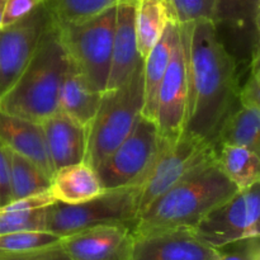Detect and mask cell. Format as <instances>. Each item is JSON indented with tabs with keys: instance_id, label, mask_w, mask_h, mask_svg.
<instances>
[{
	"instance_id": "obj_20",
	"label": "cell",
	"mask_w": 260,
	"mask_h": 260,
	"mask_svg": "<svg viewBox=\"0 0 260 260\" xmlns=\"http://www.w3.org/2000/svg\"><path fill=\"white\" fill-rule=\"evenodd\" d=\"M102 93L94 90L70 62L58 94V111L88 127L101 104Z\"/></svg>"
},
{
	"instance_id": "obj_8",
	"label": "cell",
	"mask_w": 260,
	"mask_h": 260,
	"mask_svg": "<svg viewBox=\"0 0 260 260\" xmlns=\"http://www.w3.org/2000/svg\"><path fill=\"white\" fill-rule=\"evenodd\" d=\"M217 147L187 132L167 142L139 190V215L180 180L216 161ZM139 217V216H137Z\"/></svg>"
},
{
	"instance_id": "obj_9",
	"label": "cell",
	"mask_w": 260,
	"mask_h": 260,
	"mask_svg": "<svg viewBox=\"0 0 260 260\" xmlns=\"http://www.w3.org/2000/svg\"><path fill=\"white\" fill-rule=\"evenodd\" d=\"M259 183L239 189L207 213L192 231L207 245L220 249L235 241L256 238L259 231Z\"/></svg>"
},
{
	"instance_id": "obj_30",
	"label": "cell",
	"mask_w": 260,
	"mask_h": 260,
	"mask_svg": "<svg viewBox=\"0 0 260 260\" xmlns=\"http://www.w3.org/2000/svg\"><path fill=\"white\" fill-rule=\"evenodd\" d=\"M216 260H260L259 236L222 246L220 248V256Z\"/></svg>"
},
{
	"instance_id": "obj_18",
	"label": "cell",
	"mask_w": 260,
	"mask_h": 260,
	"mask_svg": "<svg viewBox=\"0 0 260 260\" xmlns=\"http://www.w3.org/2000/svg\"><path fill=\"white\" fill-rule=\"evenodd\" d=\"M178 32L179 24L170 20L160 40L144 60V107L141 114L150 121L155 122L156 118L157 93L169 65Z\"/></svg>"
},
{
	"instance_id": "obj_34",
	"label": "cell",
	"mask_w": 260,
	"mask_h": 260,
	"mask_svg": "<svg viewBox=\"0 0 260 260\" xmlns=\"http://www.w3.org/2000/svg\"><path fill=\"white\" fill-rule=\"evenodd\" d=\"M12 202L9 183V151L0 141V208Z\"/></svg>"
},
{
	"instance_id": "obj_4",
	"label": "cell",
	"mask_w": 260,
	"mask_h": 260,
	"mask_svg": "<svg viewBox=\"0 0 260 260\" xmlns=\"http://www.w3.org/2000/svg\"><path fill=\"white\" fill-rule=\"evenodd\" d=\"M144 107V60L122 85L102 93L88 126L85 162L95 169L132 132Z\"/></svg>"
},
{
	"instance_id": "obj_11",
	"label": "cell",
	"mask_w": 260,
	"mask_h": 260,
	"mask_svg": "<svg viewBox=\"0 0 260 260\" xmlns=\"http://www.w3.org/2000/svg\"><path fill=\"white\" fill-rule=\"evenodd\" d=\"M217 37L240 68L259 55L260 0H216L212 19Z\"/></svg>"
},
{
	"instance_id": "obj_21",
	"label": "cell",
	"mask_w": 260,
	"mask_h": 260,
	"mask_svg": "<svg viewBox=\"0 0 260 260\" xmlns=\"http://www.w3.org/2000/svg\"><path fill=\"white\" fill-rule=\"evenodd\" d=\"M172 20L167 0H137L135 7V30L139 55L147 57Z\"/></svg>"
},
{
	"instance_id": "obj_31",
	"label": "cell",
	"mask_w": 260,
	"mask_h": 260,
	"mask_svg": "<svg viewBox=\"0 0 260 260\" xmlns=\"http://www.w3.org/2000/svg\"><path fill=\"white\" fill-rule=\"evenodd\" d=\"M0 260H71L61 248L60 243L48 248L25 253H0Z\"/></svg>"
},
{
	"instance_id": "obj_10",
	"label": "cell",
	"mask_w": 260,
	"mask_h": 260,
	"mask_svg": "<svg viewBox=\"0 0 260 260\" xmlns=\"http://www.w3.org/2000/svg\"><path fill=\"white\" fill-rule=\"evenodd\" d=\"M52 22L53 17L45 0L22 19L0 28V99L22 75Z\"/></svg>"
},
{
	"instance_id": "obj_1",
	"label": "cell",
	"mask_w": 260,
	"mask_h": 260,
	"mask_svg": "<svg viewBox=\"0 0 260 260\" xmlns=\"http://www.w3.org/2000/svg\"><path fill=\"white\" fill-rule=\"evenodd\" d=\"M188 57V101L183 132L217 147L228 117L239 107L240 73L212 20L179 24Z\"/></svg>"
},
{
	"instance_id": "obj_22",
	"label": "cell",
	"mask_w": 260,
	"mask_h": 260,
	"mask_svg": "<svg viewBox=\"0 0 260 260\" xmlns=\"http://www.w3.org/2000/svg\"><path fill=\"white\" fill-rule=\"evenodd\" d=\"M216 162L238 189H245L259 183V152L241 146L218 145Z\"/></svg>"
},
{
	"instance_id": "obj_29",
	"label": "cell",
	"mask_w": 260,
	"mask_h": 260,
	"mask_svg": "<svg viewBox=\"0 0 260 260\" xmlns=\"http://www.w3.org/2000/svg\"><path fill=\"white\" fill-rule=\"evenodd\" d=\"M259 57H254L248 69L245 81L239 86V104L246 108H260V66Z\"/></svg>"
},
{
	"instance_id": "obj_5",
	"label": "cell",
	"mask_w": 260,
	"mask_h": 260,
	"mask_svg": "<svg viewBox=\"0 0 260 260\" xmlns=\"http://www.w3.org/2000/svg\"><path fill=\"white\" fill-rule=\"evenodd\" d=\"M117 7L80 23H58V37L70 62L94 90L103 93L111 69Z\"/></svg>"
},
{
	"instance_id": "obj_15",
	"label": "cell",
	"mask_w": 260,
	"mask_h": 260,
	"mask_svg": "<svg viewBox=\"0 0 260 260\" xmlns=\"http://www.w3.org/2000/svg\"><path fill=\"white\" fill-rule=\"evenodd\" d=\"M41 126L55 172L62 167L85 162L88 127L58 109L43 119Z\"/></svg>"
},
{
	"instance_id": "obj_33",
	"label": "cell",
	"mask_w": 260,
	"mask_h": 260,
	"mask_svg": "<svg viewBox=\"0 0 260 260\" xmlns=\"http://www.w3.org/2000/svg\"><path fill=\"white\" fill-rule=\"evenodd\" d=\"M55 198H53L51 190H46V192L37 193V194L28 196V197L19 198V200L12 201L8 203L7 206L2 207L3 210L7 211H35L41 210V208H46L50 205L55 203Z\"/></svg>"
},
{
	"instance_id": "obj_12",
	"label": "cell",
	"mask_w": 260,
	"mask_h": 260,
	"mask_svg": "<svg viewBox=\"0 0 260 260\" xmlns=\"http://www.w3.org/2000/svg\"><path fill=\"white\" fill-rule=\"evenodd\" d=\"M188 101V57L182 32H178L172 57L157 93L156 123L160 137L169 144L177 141L185 123Z\"/></svg>"
},
{
	"instance_id": "obj_35",
	"label": "cell",
	"mask_w": 260,
	"mask_h": 260,
	"mask_svg": "<svg viewBox=\"0 0 260 260\" xmlns=\"http://www.w3.org/2000/svg\"><path fill=\"white\" fill-rule=\"evenodd\" d=\"M5 3H7V0H0V28H2L3 15H4V9H5Z\"/></svg>"
},
{
	"instance_id": "obj_16",
	"label": "cell",
	"mask_w": 260,
	"mask_h": 260,
	"mask_svg": "<svg viewBox=\"0 0 260 260\" xmlns=\"http://www.w3.org/2000/svg\"><path fill=\"white\" fill-rule=\"evenodd\" d=\"M0 141L5 147L35 162L50 179L55 174L41 123L0 109Z\"/></svg>"
},
{
	"instance_id": "obj_23",
	"label": "cell",
	"mask_w": 260,
	"mask_h": 260,
	"mask_svg": "<svg viewBox=\"0 0 260 260\" xmlns=\"http://www.w3.org/2000/svg\"><path fill=\"white\" fill-rule=\"evenodd\" d=\"M260 108H246L239 104L228 117L217 137L218 145L241 146L259 152Z\"/></svg>"
},
{
	"instance_id": "obj_6",
	"label": "cell",
	"mask_w": 260,
	"mask_h": 260,
	"mask_svg": "<svg viewBox=\"0 0 260 260\" xmlns=\"http://www.w3.org/2000/svg\"><path fill=\"white\" fill-rule=\"evenodd\" d=\"M140 185L104 190L78 205L55 202L46 207V230L60 238L109 223L134 225L139 216Z\"/></svg>"
},
{
	"instance_id": "obj_2",
	"label": "cell",
	"mask_w": 260,
	"mask_h": 260,
	"mask_svg": "<svg viewBox=\"0 0 260 260\" xmlns=\"http://www.w3.org/2000/svg\"><path fill=\"white\" fill-rule=\"evenodd\" d=\"M238 190L217 162H212L180 180L140 213L134 223V235L193 229Z\"/></svg>"
},
{
	"instance_id": "obj_32",
	"label": "cell",
	"mask_w": 260,
	"mask_h": 260,
	"mask_svg": "<svg viewBox=\"0 0 260 260\" xmlns=\"http://www.w3.org/2000/svg\"><path fill=\"white\" fill-rule=\"evenodd\" d=\"M45 0H7L4 15H3L2 28L8 27V25L22 19L23 17L33 12Z\"/></svg>"
},
{
	"instance_id": "obj_26",
	"label": "cell",
	"mask_w": 260,
	"mask_h": 260,
	"mask_svg": "<svg viewBox=\"0 0 260 260\" xmlns=\"http://www.w3.org/2000/svg\"><path fill=\"white\" fill-rule=\"evenodd\" d=\"M61 238L47 230H22L0 235V253H25L48 248L60 243Z\"/></svg>"
},
{
	"instance_id": "obj_3",
	"label": "cell",
	"mask_w": 260,
	"mask_h": 260,
	"mask_svg": "<svg viewBox=\"0 0 260 260\" xmlns=\"http://www.w3.org/2000/svg\"><path fill=\"white\" fill-rule=\"evenodd\" d=\"M69 65L53 20L22 75L0 99V109L41 123L58 109V94Z\"/></svg>"
},
{
	"instance_id": "obj_24",
	"label": "cell",
	"mask_w": 260,
	"mask_h": 260,
	"mask_svg": "<svg viewBox=\"0 0 260 260\" xmlns=\"http://www.w3.org/2000/svg\"><path fill=\"white\" fill-rule=\"evenodd\" d=\"M9 151V183L12 201L46 192L51 179L30 160Z\"/></svg>"
},
{
	"instance_id": "obj_19",
	"label": "cell",
	"mask_w": 260,
	"mask_h": 260,
	"mask_svg": "<svg viewBox=\"0 0 260 260\" xmlns=\"http://www.w3.org/2000/svg\"><path fill=\"white\" fill-rule=\"evenodd\" d=\"M51 193L56 202L78 205L104 192L95 169L86 162L57 169L51 179Z\"/></svg>"
},
{
	"instance_id": "obj_14",
	"label": "cell",
	"mask_w": 260,
	"mask_h": 260,
	"mask_svg": "<svg viewBox=\"0 0 260 260\" xmlns=\"http://www.w3.org/2000/svg\"><path fill=\"white\" fill-rule=\"evenodd\" d=\"M220 249L201 241L192 229L135 236L132 260H216Z\"/></svg>"
},
{
	"instance_id": "obj_7",
	"label": "cell",
	"mask_w": 260,
	"mask_h": 260,
	"mask_svg": "<svg viewBox=\"0 0 260 260\" xmlns=\"http://www.w3.org/2000/svg\"><path fill=\"white\" fill-rule=\"evenodd\" d=\"M167 142L156 123L141 114L131 134L95 168L103 189L141 185Z\"/></svg>"
},
{
	"instance_id": "obj_13",
	"label": "cell",
	"mask_w": 260,
	"mask_h": 260,
	"mask_svg": "<svg viewBox=\"0 0 260 260\" xmlns=\"http://www.w3.org/2000/svg\"><path fill=\"white\" fill-rule=\"evenodd\" d=\"M134 225L109 223L63 236L60 245L71 260H132Z\"/></svg>"
},
{
	"instance_id": "obj_17",
	"label": "cell",
	"mask_w": 260,
	"mask_h": 260,
	"mask_svg": "<svg viewBox=\"0 0 260 260\" xmlns=\"http://www.w3.org/2000/svg\"><path fill=\"white\" fill-rule=\"evenodd\" d=\"M135 7L136 3H122L117 5L111 69L106 90L122 85L142 61L137 50Z\"/></svg>"
},
{
	"instance_id": "obj_27",
	"label": "cell",
	"mask_w": 260,
	"mask_h": 260,
	"mask_svg": "<svg viewBox=\"0 0 260 260\" xmlns=\"http://www.w3.org/2000/svg\"><path fill=\"white\" fill-rule=\"evenodd\" d=\"M172 20L178 24L212 20L216 0H167Z\"/></svg>"
},
{
	"instance_id": "obj_28",
	"label": "cell",
	"mask_w": 260,
	"mask_h": 260,
	"mask_svg": "<svg viewBox=\"0 0 260 260\" xmlns=\"http://www.w3.org/2000/svg\"><path fill=\"white\" fill-rule=\"evenodd\" d=\"M22 230H46V208L35 211L0 208V235Z\"/></svg>"
},
{
	"instance_id": "obj_25",
	"label": "cell",
	"mask_w": 260,
	"mask_h": 260,
	"mask_svg": "<svg viewBox=\"0 0 260 260\" xmlns=\"http://www.w3.org/2000/svg\"><path fill=\"white\" fill-rule=\"evenodd\" d=\"M137 0H46L53 19L58 23H80L103 14L122 3Z\"/></svg>"
}]
</instances>
